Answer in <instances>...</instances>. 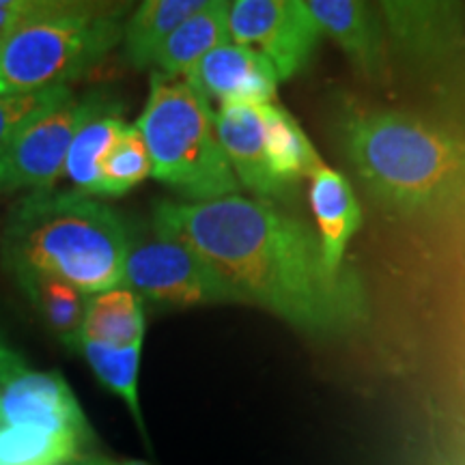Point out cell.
I'll list each match as a JSON object with an SVG mask.
<instances>
[{"label": "cell", "mask_w": 465, "mask_h": 465, "mask_svg": "<svg viewBox=\"0 0 465 465\" xmlns=\"http://www.w3.org/2000/svg\"><path fill=\"white\" fill-rule=\"evenodd\" d=\"M153 223L199 252L242 304L263 308L300 332L341 336L369 319L356 272L330 270L319 232L274 203L242 194L207 203L162 201Z\"/></svg>", "instance_id": "6da1fadb"}, {"label": "cell", "mask_w": 465, "mask_h": 465, "mask_svg": "<svg viewBox=\"0 0 465 465\" xmlns=\"http://www.w3.org/2000/svg\"><path fill=\"white\" fill-rule=\"evenodd\" d=\"M332 134L377 205L397 216L465 207V138L418 116L342 102Z\"/></svg>", "instance_id": "7a4b0ae2"}, {"label": "cell", "mask_w": 465, "mask_h": 465, "mask_svg": "<svg viewBox=\"0 0 465 465\" xmlns=\"http://www.w3.org/2000/svg\"><path fill=\"white\" fill-rule=\"evenodd\" d=\"M130 231L119 213L75 190L28 192L0 232V261L11 276H56L86 295L124 282Z\"/></svg>", "instance_id": "3957f363"}, {"label": "cell", "mask_w": 465, "mask_h": 465, "mask_svg": "<svg viewBox=\"0 0 465 465\" xmlns=\"http://www.w3.org/2000/svg\"><path fill=\"white\" fill-rule=\"evenodd\" d=\"M130 3L33 0L0 50V95L69 83L124 42Z\"/></svg>", "instance_id": "277c9868"}, {"label": "cell", "mask_w": 465, "mask_h": 465, "mask_svg": "<svg viewBox=\"0 0 465 465\" xmlns=\"http://www.w3.org/2000/svg\"><path fill=\"white\" fill-rule=\"evenodd\" d=\"M147 144L153 177L188 199L207 203L240 194V182L216 134V113L183 78L155 72L136 124Z\"/></svg>", "instance_id": "5b68a950"}, {"label": "cell", "mask_w": 465, "mask_h": 465, "mask_svg": "<svg viewBox=\"0 0 465 465\" xmlns=\"http://www.w3.org/2000/svg\"><path fill=\"white\" fill-rule=\"evenodd\" d=\"M124 287L144 304L160 308H194L242 304L237 293L209 267L199 252L151 220L149 231L130 232Z\"/></svg>", "instance_id": "8992f818"}, {"label": "cell", "mask_w": 465, "mask_h": 465, "mask_svg": "<svg viewBox=\"0 0 465 465\" xmlns=\"http://www.w3.org/2000/svg\"><path fill=\"white\" fill-rule=\"evenodd\" d=\"M108 97L104 91L86 93L83 97L74 93L69 100L28 124L0 153V194L22 190L28 194L54 188L65 174L67 151L75 132Z\"/></svg>", "instance_id": "52a82bcc"}, {"label": "cell", "mask_w": 465, "mask_h": 465, "mask_svg": "<svg viewBox=\"0 0 465 465\" xmlns=\"http://www.w3.org/2000/svg\"><path fill=\"white\" fill-rule=\"evenodd\" d=\"M229 33L231 42L261 52L281 80L298 75L322 39L306 0H235L229 7Z\"/></svg>", "instance_id": "ba28073f"}, {"label": "cell", "mask_w": 465, "mask_h": 465, "mask_svg": "<svg viewBox=\"0 0 465 465\" xmlns=\"http://www.w3.org/2000/svg\"><path fill=\"white\" fill-rule=\"evenodd\" d=\"M0 424L56 435L83 452L95 444L83 407L58 371L26 369L0 383Z\"/></svg>", "instance_id": "9c48e42d"}, {"label": "cell", "mask_w": 465, "mask_h": 465, "mask_svg": "<svg viewBox=\"0 0 465 465\" xmlns=\"http://www.w3.org/2000/svg\"><path fill=\"white\" fill-rule=\"evenodd\" d=\"M183 80L207 102L218 100L220 106L274 104L281 83L274 65L261 52L235 42H226L209 52Z\"/></svg>", "instance_id": "30bf717a"}, {"label": "cell", "mask_w": 465, "mask_h": 465, "mask_svg": "<svg viewBox=\"0 0 465 465\" xmlns=\"http://www.w3.org/2000/svg\"><path fill=\"white\" fill-rule=\"evenodd\" d=\"M380 14L399 50L420 63H444L465 48L463 14L452 3H381Z\"/></svg>", "instance_id": "8fae6325"}, {"label": "cell", "mask_w": 465, "mask_h": 465, "mask_svg": "<svg viewBox=\"0 0 465 465\" xmlns=\"http://www.w3.org/2000/svg\"><path fill=\"white\" fill-rule=\"evenodd\" d=\"M216 134L237 182L259 201L274 203L287 194L270 166L261 106L226 104L216 113Z\"/></svg>", "instance_id": "7c38bea8"}, {"label": "cell", "mask_w": 465, "mask_h": 465, "mask_svg": "<svg viewBox=\"0 0 465 465\" xmlns=\"http://www.w3.org/2000/svg\"><path fill=\"white\" fill-rule=\"evenodd\" d=\"M322 35H328L369 80L386 78V35L380 9L358 0H306Z\"/></svg>", "instance_id": "4fadbf2b"}, {"label": "cell", "mask_w": 465, "mask_h": 465, "mask_svg": "<svg viewBox=\"0 0 465 465\" xmlns=\"http://www.w3.org/2000/svg\"><path fill=\"white\" fill-rule=\"evenodd\" d=\"M311 177V205L317 220L325 263L330 265V270L341 272L342 267H347L342 265V261L349 243L362 226V209L345 174L323 164Z\"/></svg>", "instance_id": "5bb4252c"}, {"label": "cell", "mask_w": 465, "mask_h": 465, "mask_svg": "<svg viewBox=\"0 0 465 465\" xmlns=\"http://www.w3.org/2000/svg\"><path fill=\"white\" fill-rule=\"evenodd\" d=\"M226 0H207L205 7L188 17L155 56L153 67L171 78H185L218 45L231 42Z\"/></svg>", "instance_id": "9a60e30c"}, {"label": "cell", "mask_w": 465, "mask_h": 465, "mask_svg": "<svg viewBox=\"0 0 465 465\" xmlns=\"http://www.w3.org/2000/svg\"><path fill=\"white\" fill-rule=\"evenodd\" d=\"M125 125L119 102L113 97L80 125L65 162V177L72 182V190L86 196H102L104 158Z\"/></svg>", "instance_id": "2e32d148"}, {"label": "cell", "mask_w": 465, "mask_h": 465, "mask_svg": "<svg viewBox=\"0 0 465 465\" xmlns=\"http://www.w3.org/2000/svg\"><path fill=\"white\" fill-rule=\"evenodd\" d=\"M14 281L37 311V315L52 330V334L72 351H78L91 295L83 293L61 278L37 274V272L14 274Z\"/></svg>", "instance_id": "e0dca14e"}, {"label": "cell", "mask_w": 465, "mask_h": 465, "mask_svg": "<svg viewBox=\"0 0 465 465\" xmlns=\"http://www.w3.org/2000/svg\"><path fill=\"white\" fill-rule=\"evenodd\" d=\"M207 0H144L132 11L124 28V50L136 69L153 67L166 39Z\"/></svg>", "instance_id": "ac0fdd59"}, {"label": "cell", "mask_w": 465, "mask_h": 465, "mask_svg": "<svg viewBox=\"0 0 465 465\" xmlns=\"http://www.w3.org/2000/svg\"><path fill=\"white\" fill-rule=\"evenodd\" d=\"M144 330V302L132 289L119 284L89 298L83 341L116 349L136 347L143 345Z\"/></svg>", "instance_id": "d6986e66"}, {"label": "cell", "mask_w": 465, "mask_h": 465, "mask_svg": "<svg viewBox=\"0 0 465 465\" xmlns=\"http://www.w3.org/2000/svg\"><path fill=\"white\" fill-rule=\"evenodd\" d=\"M265 127V149L270 166L276 179L291 190L300 179L311 177L319 166H323L317 149L308 141L298 121L278 104L261 106Z\"/></svg>", "instance_id": "ffe728a7"}, {"label": "cell", "mask_w": 465, "mask_h": 465, "mask_svg": "<svg viewBox=\"0 0 465 465\" xmlns=\"http://www.w3.org/2000/svg\"><path fill=\"white\" fill-rule=\"evenodd\" d=\"M78 353H83L86 364L91 366L93 375L100 380L102 386L124 401L127 410L132 411L138 429H141L143 438L147 440L141 411V399H138V373H141L143 345L116 349L97 345V342L80 341Z\"/></svg>", "instance_id": "44dd1931"}, {"label": "cell", "mask_w": 465, "mask_h": 465, "mask_svg": "<svg viewBox=\"0 0 465 465\" xmlns=\"http://www.w3.org/2000/svg\"><path fill=\"white\" fill-rule=\"evenodd\" d=\"M153 174L141 130L125 125L102 164V196H121Z\"/></svg>", "instance_id": "7402d4cb"}, {"label": "cell", "mask_w": 465, "mask_h": 465, "mask_svg": "<svg viewBox=\"0 0 465 465\" xmlns=\"http://www.w3.org/2000/svg\"><path fill=\"white\" fill-rule=\"evenodd\" d=\"M78 455V446L56 435L0 424V465H69Z\"/></svg>", "instance_id": "603a6c76"}, {"label": "cell", "mask_w": 465, "mask_h": 465, "mask_svg": "<svg viewBox=\"0 0 465 465\" xmlns=\"http://www.w3.org/2000/svg\"><path fill=\"white\" fill-rule=\"evenodd\" d=\"M74 95L69 86H54V89L15 93V95H0V153L15 141V136L37 116L48 113L58 104Z\"/></svg>", "instance_id": "cb8c5ba5"}, {"label": "cell", "mask_w": 465, "mask_h": 465, "mask_svg": "<svg viewBox=\"0 0 465 465\" xmlns=\"http://www.w3.org/2000/svg\"><path fill=\"white\" fill-rule=\"evenodd\" d=\"M26 369L28 366L25 362V358H22L20 353H15L14 349L3 341V336H0V383L11 380V377L25 373Z\"/></svg>", "instance_id": "d4e9b609"}, {"label": "cell", "mask_w": 465, "mask_h": 465, "mask_svg": "<svg viewBox=\"0 0 465 465\" xmlns=\"http://www.w3.org/2000/svg\"><path fill=\"white\" fill-rule=\"evenodd\" d=\"M69 465H151L141 459H121V457H106V455H93V452H83L74 459Z\"/></svg>", "instance_id": "484cf974"}]
</instances>
